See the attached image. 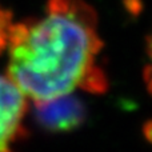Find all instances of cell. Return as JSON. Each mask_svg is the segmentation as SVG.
<instances>
[{"instance_id": "6da1fadb", "label": "cell", "mask_w": 152, "mask_h": 152, "mask_svg": "<svg viewBox=\"0 0 152 152\" xmlns=\"http://www.w3.org/2000/svg\"><path fill=\"white\" fill-rule=\"evenodd\" d=\"M5 48L7 77L35 103L107 88L97 13L86 0H48L42 18L12 24Z\"/></svg>"}, {"instance_id": "7a4b0ae2", "label": "cell", "mask_w": 152, "mask_h": 152, "mask_svg": "<svg viewBox=\"0 0 152 152\" xmlns=\"http://www.w3.org/2000/svg\"><path fill=\"white\" fill-rule=\"evenodd\" d=\"M27 97L7 77L0 75V152H11V144L23 131Z\"/></svg>"}, {"instance_id": "3957f363", "label": "cell", "mask_w": 152, "mask_h": 152, "mask_svg": "<svg viewBox=\"0 0 152 152\" xmlns=\"http://www.w3.org/2000/svg\"><path fill=\"white\" fill-rule=\"evenodd\" d=\"M72 94L36 103L39 123L50 131H71L84 119V107Z\"/></svg>"}, {"instance_id": "277c9868", "label": "cell", "mask_w": 152, "mask_h": 152, "mask_svg": "<svg viewBox=\"0 0 152 152\" xmlns=\"http://www.w3.org/2000/svg\"><path fill=\"white\" fill-rule=\"evenodd\" d=\"M12 16L11 12L0 5V53L5 50L8 43V36L12 27Z\"/></svg>"}]
</instances>
